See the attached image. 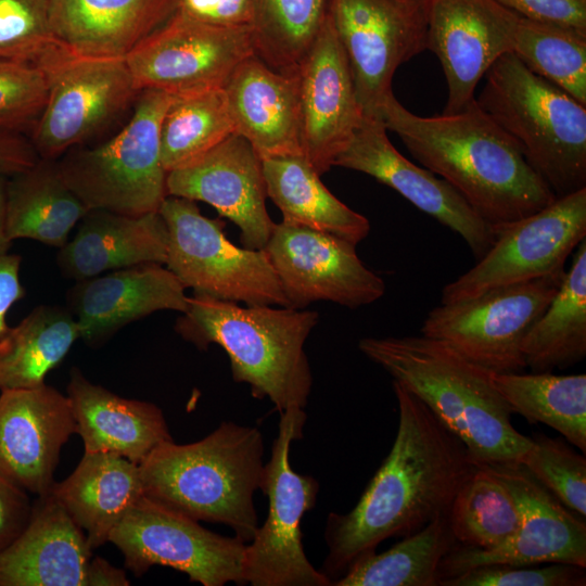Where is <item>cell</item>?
Returning <instances> with one entry per match:
<instances>
[{"label":"cell","instance_id":"obj_24","mask_svg":"<svg viewBox=\"0 0 586 586\" xmlns=\"http://www.w3.org/2000/svg\"><path fill=\"white\" fill-rule=\"evenodd\" d=\"M235 132L262 160L302 155L297 73L282 74L252 54L224 85Z\"/></svg>","mask_w":586,"mask_h":586},{"label":"cell","instance_id":"obj_17","mask_svg":"<svg viewBox=\"0 0 586 586\" xmlns=\"http://www.w3.org/2000/svg\"><path fill=\"white\" fill-rule=\"evenodd\" d=\"M355 247L336 235L281 221L264 250L289 307L328 301L354 309L385 293L384 280L361 262Z\"/></svg>","mask_w":586,"mask_h":586},{"label":"cell","instance_id":"obj_43","mask_svg":"<svg viewBox=\"0 0 586 586\" xmlns=\"http://www.w3.org/2000/svg\"><path fill=\"white\" fill-rule=\"evenodd\" d=\"M514 566L486 564L440 582L441 586H584L585 568L569 563Z\"/></svg>","mask_w":586,"mask_h":586},{"label":"cell","instance_id":"obj_26","mask_svg":"<svg viewBox=\"0 0 586 586\" xmlns=\"http://www.w3.org/2000/svg\"><path fill=\"white\" fill-rule=\"evenodd\" d=\"M178 0H51L55 40L74 53L125 59L177 11Z\"/></svg>","mask_w":586,"mask_h":586},{"label":"cell","instance_id":"obj_22","mask_svg":"<svg viewBox=\"0 0 586 586\" xmlns=\"http://www.w3.org/2000/svg\"><path fill=\"white\" fill-rule=\"evenodd\" d=\"M74 433L71 402L56 388L1 391L0 470L27 492H51L61 448Z\"/></svg>","mask_w":586,"mask_h":586},{"label":"cell","instance_id":"obj_2","mask_svg":"<svg viewBox=\"0 0 586 586\" xmlns=\"http://www.w3.org/2000/svg\"><path fill=\"white\" fill-rule=\"evenodd\" d=\"M377 118L402 139L413 158L447 181L494 232L557 198L517 142L476 100L458 113L423 117L392 94Z\"/></svg>","mask_w":586,"mask_h":586},{"label":"cell","instance_id":"obj_32","mask_svg":"<svg viewBox=\"0 0 586 586\" xmlns=\"http://www.w3.org/2000/svg\"><path fill=\"white\" fill-rule=\"evenodd\" d=\"M526 367L532 372L565 369L586 356V239L553 298L532 326L522 343Z\"/></svg>","mask_w":586,"mask_h":586},{"label":"cell","instance_id":"obj_11","mask_svg":"<svg viewBox=\"0 0 586 586\" xmlns=\"http://www.w3.org/2000/svg\"><path fill=\"white\" fill-rule=\"evenodd\" d=\"M564 273L441 303L426 314L421 334L446 343L491 372H522L526 368L523 340L553 298Z\"/></svg>","mask_w":586,"mask_h":586},{"label":"cell","instance_id":"obj_41","mask_svg":"<svg viewBox=\"0 0 586 586\" xmlns=\"http://www.w3.org/2000/svg\"><path fill=\"white\" fill-rule=\"evenodd\" d=\"M51 0H0V59L39 64L62 47L49 23Z\"/></svg>","mask_w":586,"mask_h":586},{"label":"cell","instance_id":"obj_44","mask_svg":"<svg viewBox=\"0 0 586 586\" xmlns=\"http://www.w3.org/2000/svg\"><path fill=\"white\" fill-rule=\"evenodd\" d=\"M524 18L586 33V0H497Z\"/></svg>","mask_w":586,"mask_h":586},{"label":"cell","instance_id":"obj_29","mask_svg":"<svg viewBox=\"0 0 586 586\" xmlns=\"http://www.w3.org/2000/svg\"><path fill=\"white\" fill-rule=\"evenodd\" d=\"M51 495L84 531L95 549L144 495L139 464L114 453H84L69 476Z\"/></svg>","mask_w":586,"mask_h":586},{"label":"cell","instance_id":"obj_47","mask_svg":"<svg viewBox=\"0 0 586 586\" xmlns=\"http://www.w3.org/2000/svg\"><path fill=\"white\" fill-rule=\"evenodd\" d=\"M39 158L27 136L0 131V175L11 177L23 173Z\"/></svg>","mask_w":586,"mask_h":586},{"label":"cell","instance_id":"obj_25","mask_svg":"<svg viewBox=\"0 0 586 586\" xmlns=\"http://www.w3.org/2000/svg\"><path fill=\"white\" fill-rule=\"evenodd\" d=\"M91 551L51 493L39 496L26 528L0 552V586H86Z\"/></svg>","mask_w":586,"mask_h":586},{"label":"cell","instance_id":"obj_14","mask_svg":"<svg viewBox=\"0 0 586 586\" xmlns=\"http://www.w3.org/2000/svg\"><path fill=\"white\" fill-rule=\"evenodd\" d=\"M430 2L330 0L329 15L365 115L377 118L393 94L396 69L426 50Z\"/></svg>","mask_w":586,"mask_h":586},{"label":"cell","instance_id":"obj_13","mask_svg":"<svg viewBox=\"0 0 586 586\" xmlns=\"http://www.w3.org/2000/svg\"><path fill=\"white\" fill-rule=\"evenodd\" d=\"M109 542L122 551L126 568L137 576L163 565L203 586L246 584L243 540L208 531L144 495L113 528Z\"/></svg>","mask_w":586,"mask_h":586},{"label":"cell","instance_id":"obj_50","mask_svg":"<svg viewBox=\"0 0 586 586\" xmlns=\"http://www.w3.org/2000/svg\"><path fill=\"white\" fill-rule=\"evenodd\" d=\"M7 176L0 175V257L8 254L11 241L5 233V209H7Z\"/></svg>","mask_w":586,"mask_h":586},{"label":"cell","instance_id":"obj_31","mask_svg":"<svg viewBox=\"0 0 586 586\" xmlns=\"http://www.w3.org/2000/svg\"><path fill=\"white\" fill-rule=\"evenodd\" d=\"M263 161L267 196L282 221L327 232L355 245L370 231L369 220L333 195L303 155Z\"/></svg>","mask_w":586,"mask_h":586},{"label":"cell","instance_id":"obj_6","mask_svg":"<svg viewBox=\"0 0 586 586\" xmlns=\"http://www.w3.org/2000/svg\"><path fill=\"white\" fill-rule=\"evenodd\" d=\"M484 77L477 104L517 142L555 195L586 188V105L513 53L501 55Z\"/></svg>","mask_w":586,"mask_h":586},{"label":"cell","instance_id":"obj_18","mask_svg":"<svg viewBox=\"0 0 586 586\" xmlns=\"http://www.w3.org/2000/svg\"><path fill=\"white\" fill-rule=\"evenodd\" d=\"M520 15L497 0H431L428 46L448 88L444 114L462 111L488 68L512 53Z\"/></svg>","mask_w":586,"mask_h":586},{"label":"cell","instance_id":"obj_37","mask_svg":"<svg viewBox=\"0 0 586 586\" xmlns=\"http://www.w3.org/2000/svg\"><path fill=\"white\" fill-rule=\"evenodd\" d=\"M447 515L457 544L481 550L500 546L521 525V513L509 489L475 463L456 493Z\"/></svg>","mask_w":586,"mask_h":586},{"label":"cell","instance_id":"obj_46","mask_svg":"<svg viewBox=\"0 0 586 586\" xmlns=\"http://www.w3.org/2000/svg\"><path fill=\"white\" fill-rule=\"evenodd\" d=\"M177 11L219 27H252L251 0H178Z\"/></svg>","mask_w":586,"mask_h":586},{"label":"cell","instance_id":"obj_34","mask_svg":"<svg viewBox=\"0 0 586 586\" xmlns=\"http://www.w3.org/2000/svg\"><path fill=\"white\" fill-rule=\"evenodd\" d=\"M512 412L531 423H545L586 451V374L491 372Z\"/></svg>","mask_w":586,"mask_h":586},{"label":"cell","instance_id":"obj_8","mask_svg":"<svg viewBox=\"0 0 586 586\" xmlns=\"http://www.w3.org/2000/svg\"><path fill=\"white\" fill-rule=\"evenodd\" d=\"M38 65L48 95L29 139L40 158L86 145L133 109L141 91L125 59L85 56L62 46Z\"/></svg>","mask_w":586,"mask_h":586},{"label":"cell","instance_id":"obj_42","mask_svg":"<svg viewBox=\"0 0 586 586\" xmlns=\"http://www.w3.org/2000/svg\"><path fill=\"white\" fill-rule=\"evenodd\" d=\"M47 95L46 74L38 64L0 59V131L29 138Z\"/></svg>","mask_w":586,"mask_h":586},{"label":"cell","instance_id":"obj_23","mask_svg":"<svg viewBox=\"0 0 586 586\" xmlns=\"http://www.w3.org/2000/svg\"><path fill=\"white\" fill-rule=\"evenodd\" d=\"M162 264H141L77 281L68 291L79 337L100 345L124 326L160 310L183 313L184 285Z\"/></svg>","mask_w":586,"mask_h":586},{"label":"cell","instance_id":"obj_7","mask_svg":"<svg viewBox=\"0 0 586 586\" xmlns=\"http://www.w3.org/2000/svg\"><path fill=\"white\" fill-rule=\"evenodd\" d=\"M174 94L142 89L125 126L94 146L71 149L56 160L68 187L89 209L124 215L158 212L167 196L160 128Z\"/></svg>","mask_w":586,"mask_h":586},{"label":"cell","instance_id":"obj_48","mask_svg":"<svg viewBox=\"0 0 586 586\" xmlns=\"http://www.w3.org/2000/svg\"><path fill=\"white\" fill-rule=\"evenodd\" d=\"M21 256L5 254L0 257V335L9 328L10 308L25 295L20 280Z\"/></svg>","mask_w":586,"mask_h":586},{"label":"cell","instance_id":"obj_16","mask_svg":"<svg viewBox=\"0 0 586 586\" xmlns=\"http://www.w3.org/2000/svg\"><path fill=\"white\" fill-rule=\"evenodd\" d=\"M252 54V27L214 26L176 11L125 61L140 90L182 95L224 87L235 66Z\"/></svg>","mask_w":586,"mask_h":586},{"label":"cell","instance_id":"obj_30","mask_svg":"<svg viewBox=\"0 0 586 586\" xmlns=\"http://www.w3.org/2000/svg\"><path fill=\"white\" fill-rule=\"evenodd\" d=\"M89 208L64 180L56 160L39 158L8 178L5 233L62 247Z\"/></svg>","mask_w":586,"mask_h":586},{"label":"cell","instance_id":"obj_27","mask_svg":"<svg viewBox=\"0 0 586 586\" xmlns=\"http://www.w3.org/2000/svg\"><path fill=\"white\" fill-rule=\"evenodd\" d=\"M166 224L158 212L124 215L89 209L72 241L56 257L65 278L76 281L141 264H165Z\"/></svg>","mask_w":586,"mask_h":586},{"label":"cell","instance_id":"obj_49","mask_svg":"<svg viewBox=\"0 0 586 586\" xmlns=\"http://www.w3.org/2000/svg\"><path fill=\"white\" fill-rule=\"evenodd\" d=\"M86 586H128L124 570L113 566L101 557L90 559L86 572Z\"/></svg>","mask_w":586,"mask_h":586},{"label":"cell","instance_id":"obj_39","mask_svg":"<svg viewBox=\"0 0 586 586\" xmlns=\"http://www.w3.org/2000/svg\"><path fill=\"white\" fill-rule=\"evenodd\" d=\"M512 53L586 105V33L520 17Z\"/></svg>","mask_w":586,"mask_h":586},{"label":"cell","instance_id":"obj_3","mask_svg":"<svg viewBox=\"0 0 586 586\" xmlns=\"http://www.w3.org/2000/svg\"><path fill=\"white\" fill-rule=\"evenodd\" d=\"M359 351L416 395L464 444L474 463L521 462L532 438L517 431L491 371L425 335L364 337Z\"/></svg>","mask_w":586,"mask_h":586},{"label":"cell","instance_id":"obj_40","mask_svg":"<svg viewBox=\"0 0 586 586\" xmlns=\"http://www.w3.org/2000/svg\"><path fill=\"white\" fill-rule=\"evenodd\" d=\"M571 511L586 517V458L561 438L536 434L520 462Z\"/></svg>","mask_w":586,"mask_h":586},{"label":"cell","instance_id":"obj_38","mask_svg":"<svg viewBox=\"0 0 586 586\" xmlns=\"http://www.w3.org/2000/svg\"><path fill=\"white\" fill-rule=\"evenodd\" d=\"M235 132L222 87L174 95L161 123V160L168 173Z\"/></svg>","mask_w":586,"mask_h":586},{"label":"cell","instance_id":"obj_10","mask_svg":"<svg viewBox=\"0 0 586 586\" xmlns=\"http://www.w3.org/2000/svg\"><path fill=\"white\" fill-rule=\"evenodd\" d=\"M305 422L302 408L280 412L260 487L268 498L267 518L245 547L244 578L252 586H331L307 559L301 528L304 514L316 505L319 483L290 463L292 442L303 437Z\"/></svg>","mask_w":586,"mask_h":586},{"label":"cell","instance_id":"obj_12","mask_svg":"<svg viewBox=\"0 0 586 586\" xmlns=\"http://www.w3.org/2000/svg\"><path fill=\"white\" fill-rule=\"evenodd\" d=\"M586 239V188L558 196L528 216L495 229L489 250L467 272L447 283L441 303L538 279L564 269Z\"/></svg>","mask_w":586,"mask_h":586},{"label":"cell","instance_id":"obj_35","mask_svg":"<svg viewBox=\"0 0 586 586\" xmlns=\"http://www.w3.org/2000/svg\"><path fill=\"white\" fill-rule=\"evenodd\" d=\"M390 549L357 560L333 586H437L438 565L457 545L447 513Z\"/></svg>","mask_w":586,"mask_h":586},{"label":"cell","instance_id":"obj_33","mask_svg":"<svg viewBox=\"0 0 586 586\" xmlns=\"http://www.w3.org/2000/svg\"><path fill=\"white\" fill-rule=\"evenodd\" d=\"M79 339L69 309L40 305L0 335V392L44 384Z\"/></svg>","mask_w":586,"mask_h":586},{"label":"cell","instance_id":"obj_36","mask_svg":"<svg viewBox=\"0 0 586 586\" xmlns=\"http://www.w3.org/2000/svg\"><path fill=\"white\" fill-rule=\"evenodd\" d=\"M254 52L276 72L295 74L329 15L330 0H251Z\"/></svg>","mask_w":586,"mask_h":586},{"label":"cell","instance_id":"obj_1","mask_svg":"<svg viewBox=\"0 0 586 586\" xmlns=\"http://www.w3.org/2000/svg\"><path fill=\"white\" fill-rule=\"evenodd\" d=\"M398 426L393 446L355 507L330 512L322 573L332 583L394 536H407L447 513L474 468L464 444L410 391L393 381Z\"/></svg>","mask_w":586,"mask_h":586},{"label":"cell","instance_id":"obj_9","mask_svg":"<svg viewBox=\"0 0 586 586\" xmlns=\"http://www.w3.org/2000/svg\"><path fill=\"white\" fill-rule=\"evenodd\" d=\"M158 213L168 231L166 268L184 288L245 305L289 307L265 250L235 246L225 224L205 217L195 201L167 195Z\"/></svg>","mask_w":586,"mask_h":586},{"label":"cell","instance_id":"obj_28","mask_svg":"<svg viewBox=\"0 0 586 586\" xmlns=\"http://www.w3.org/2000/svg\"><path fill=\"white\" fill-rule=\"evenodd\" d=\"M67 397L85 453H114L140 464L160 444L174 441L156 405L120 397L71 369Z\"/></svg>","mask_w":586,"mask_h":586},{"label":"cell","instance_id":"obj_15","mask_svg":"<svg viewBox=\"0 0 586 586\" xmlns=\"http://www.w3.org/2000/svg\"><path fill=\"white\" fill-rule=\"evenodd\" d=\"M475 464L484 467L509 489L521 513V525L511 538L494 549L457 544L440 562L438 584L486 564L569 563L586 568L584 517L561 504L519 462Z\"/></svg>","mask_w":586,"mask_h":586},{"label":"cell","instance_id":"obj_4","mask_svg":"<svg viewBox=\"0 0 586 586\" xmlns=\"http://www.w3.org/2000/svg\"><path fill=\"white\" fill-rule=\"evenodd\" d=\"M177 319L176 332L200 349L219 345L235 382L279 412L304 409L313 374L304 344L319 321L317 311L286 306L245 305L194 293Z\"/></svg>","mask_w":586,"mask_h":586},{"label":"cell","instance_id":"obj_5","mask_svg":"<svg viewBox=\"0 0 586 586\" xmlns=\"http://www.w3.org/2000/svg\"><path fill=\"white\" fill-rule=\"evenodd\" d=\"M263 457L259 429L224 421L198 442L156 446L139 464L143 494L195 521L225 524L247 544L258 527Z\"/></svg>","mask_w":586,"mask_h":586},{"label":"cell","instance_id":"obj_21","mask_svg":"<svg viewBox=\"0 0 586 586\" xmlns=\"http://www.w3.org/2000/svg\"><path fill=\"white\" fill-rule=\"evenodd\" d=\"M296 73L301 151L321 176L333 167L365 115L330 15Z\"/></svg>","mask_w":586,"mask_h":586},{"label":"cell","instance_id":"obj_20","mask_svg":"<svg viewBox=\"0 0 586 586\" xmlns=\"http://www.w3.org/2000/svg\"><path fill=\"white\" fill-rule=\"evenodd\" d=\"M384 124L364 115L333 166L360 171L394 189L421 212L459 234L476 259L489 250L495 232L444 179L404 157Z\"/></svg>","mask_w":586,"mask_h":586},{"label":"cell","instance_id":"obj_19","mask_svg":"<svg viewBox=\"0 0 586 586\" xmlns=\"http://www.w3.org/2000/svg\"><path fill=\"white\" fill-rule=\"evenodd\" d=\"M166 191L167 195L213 206L220 216L238 226L245 249L264 250L276 225L266 208L263 161L238 132L168 171Z\"/></svg>","mask_w":586,"mask_h":586},{"label":"cell","instance_id":"obj_45","mask_svg":"<svg viewBox=\"0 0 586 586\" xmlns=\"http://www.w3.org/2000/svg\"><path fill=\"white\" fill-rule=\"evenodd\" d=\"M33 506L27 491L0 470V552L26 528Z\"/></svg>","mask_w":586,"mask_h":586}]
</instances>
